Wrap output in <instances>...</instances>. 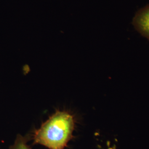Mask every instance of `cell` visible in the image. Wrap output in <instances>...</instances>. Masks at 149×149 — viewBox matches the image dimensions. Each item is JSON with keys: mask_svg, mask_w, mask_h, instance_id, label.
I'll use <instances>...</instances> for the list:
<instances>
[{"mask_svg": "<svg viewBox=\"0 0 149 149\" xmlns=\"http://www.w3.org/2000/svg\"><path fill=\"white\" fill-rule=\"evenodd\" d=\"M76 125L74 116L70 112L58 111L31 135L33 144L48 149H65L73 138Z\"/></svg>", "mask_w": 149, "mask_h": 149, "instance_id": "1", "label": "cell"}, {"mask_svg": "<svg viewBox=\"0 0 149 149\" xmlns=\"http://www.w3.org/2000/svg\"><path fill=\"white\" fill-rule=\"evenodd\" d=\"M132 24L141 36L149 40V5L136 13Z\"/></svg>", "mask_w": 149, "mask_h": 149, "instance_id": "2", "label": "cell"}, {"mask_svg": "<svg viewBox=\"0 0 149 149\" xmlns=\"http://www.w3.org/2000/svg\"><path fill=\"white\" fill-rule=\"evenodd\" d=\"M31 140V135L23 136L19 134H17L14 143L10 146L9 149H32L28 144V141Z\"/></svg>", "mask_w": 149, "mask_h": 149, "instance_id": "3", "label": "cell"}]
</instances>
